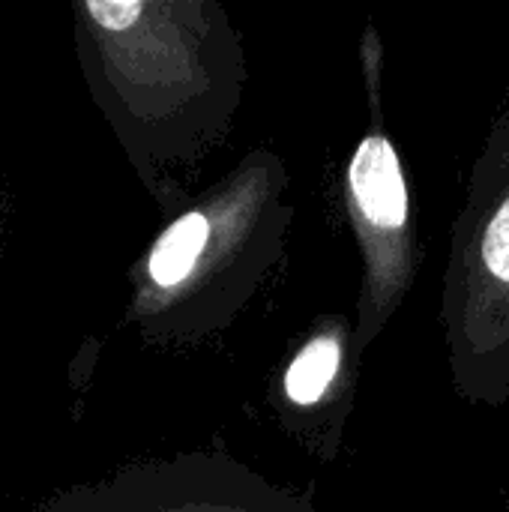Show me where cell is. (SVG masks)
Wrapping results in <instances>:
<instances>
[{
	"label": "cell",
	"instance_id": "cell-4",
	"mask_svg": "<svg viewBox=\"0 0 509 512\" xmlns=\"http://www.w3.org/2000/svg\"><path fill=\"white\" fill-rule=\"evenodd\" d=\"M357 357L351 324L330 315L303 339L276 381V411L288 435L312 438L309 447H315V432L324 435L330 459V438L339 441L348 414Z\"/></svg>",
	"mask_w": 509,
	"mask_h": 512
},
{
	"label": "cell",
	"instance_id": "cell-5",
	"mask_svg": "<svg viewBox=\"0 0 509 512\" xmlns=\"http://www.w3.org/2000/svg\"><path fill=\"white\" fill-rule=\"evenodd\" d=\"M216 498L192 512H318L309 498L282 489L234 459H222L213 477Z\"/></svg>",
	"mask_w": 509,
	"mask_h": 512
},
{
	"label": "cell",
	"instance_id": "cell-7",
	"mask_svg": "<svg viewBox=\"0 0 509 512\" xmlns=\"http://www.w3.org/2000/svg\"><path fill=\"white\" fill-rule=\"evenodd\" d=\"M507 512H509V498H507Z\"/></svg>",
	"mask_w": 509,
	"mask_h": 512
},
{
	"label": "cell",
	"instance_id": "cell-6",
	"mask_svg": "<svg viewBox=\"0 0 509 512\" xmlns=\"http://www.w3.org/2000/svg\"><path fill=\"white\" fill-rule=\"evenodd\" d=\"M144 3H123V0H90L87 3V15L111 33H123L126 27H132L141 15Z\"/></svg>",
	"mask_w": 509,
	"mask_h": 512
},
{
	"label": "cell",
	"instance_id": "cell-1",
	"mask_svg": "<svg viewBox=\"0 0 509 512\" xmlns=\"http://www.w3.org/2000/svg\"><path fill=\"white\" fill-rule=\"evenodd\" d=\"M294 222L291 174L273 150H252L222 186L177 216L147 255L159 294L198 297L213 327L234 321L282 261Z\"/></svg>",
	"mask_w": 509,
	"mask_h": 512
},
{
	"label": "cell",
	"instance_id": "cell-2",
	"mask_svg": "<svg viewBox=\"0 0 509 512\" xmlns=\"http://www.w3.org/2000/svg\"><path fill=\"white\" fill-rule=\"evenodd\" d=\"M441 330L456 393L509 402V93L471 168L441 291Z\"/></svg>",
	"mask_w": 509,
	"mask_h": 512
},
{
	"label": "cell",
	"instance_id": "cell-3",
	"mask_svg": "<svg viewBox=\"0 0 509 512\" xmlns=\"http://www.w3.org/2000/svg\"><path fill=\"white\" fill-rule=\"evenodd\" d=\"M366 78H369V132L357 141L345 171V201L354 237L363 258V285L357 300L354 348L363 354L402 300L414 288L420 270V243L414 228L411 189L399 150L384 126L381 111V42L375 30L366 33Z\"/></svg>",
	"mask_w": 509,
	"mask_h": 512
}]
</instances>
